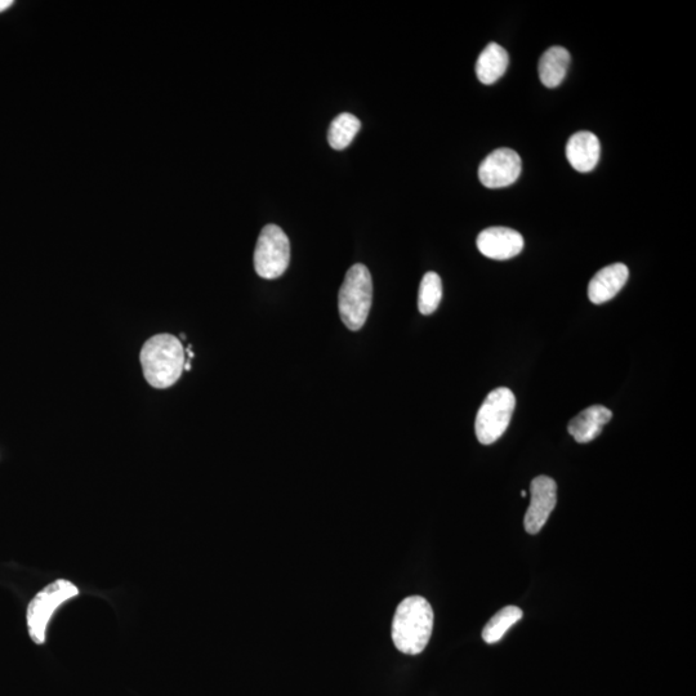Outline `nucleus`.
Masks as SVG:
<instances>
[{
  "label": "nucleus",
  "mask_w": 696,
  "mask_h": 696,
  "mask_svg": "<svg viewBox=\"0 0 696 696\" xmlns=\"http://www.w3.org/2000/svg\"><path fill=\"white\" fill-rule=\"evenodd\" d=\"M613 418V413L602 405H593L584 409L577 417L571 419L568 431L579 444L591 443L599 437L604 428Z\"/></svg>",
  "instance_id": "12"
},
{
  "label": "nucleus",
  "mask_w": 696,
  "mask_h": 696,
  "mask_svg": "<svg viewBox=\"0 0 696 696\" xmlns=\"http://www.w3.org/2000/svg\"><path fill=\"white\" fill-rule=\"evenodd\" d=\"M477 248L492 260H510L524 249V238L520 232L508 227H490L480 232Z\"/></svg>",
  "instance_id": "9"
},
{
  "label": "nucleus",
  "mask_w": 696,
  "mask_h": 696,
  "mask_svg": "<svg viewBox=\"0 0 696 696\" xmlns=\"http://www.w3.org/2000/svg\"><path fill=\"white\" fill-rule=\"evenodd\" d=\"M629 278V270L624 263H614L597 272L588 285V297L595 305L613 300L623 289Z\"/></svg>",
  "instance_id": "10"
},
{
  "label": "nucleus",
  "mask_w": 696,
  "mask_h": 696,
  "mask_svg": "<svg viewBox=\"0 0 696 696\" xmlns=\"http://www.w3.org/2000/svg\"><path fill=\"white\" fill-rule=\"evenodd\" d=\"M516 397L510 388L499 387L490 392L477 413L475 430L481 444L490 445L501 439L515 412Z\"/></svg>",
  "instance_id": "5"
},
{
  "label": "nucleus",
  "mask_w": 696,
  "mask_h": 696,
  "mask_svg": "<svg viewBox=\"0 0 696 696\" xmlns=\"http://www.w3.org/2000/svg\"><path fill=\"white\" fill-rule=\"evenodd\" d=\"M140 360L147 383L154 388H168L181 378L187 358L180 339L158 334L142 347Z\"/></svg>",
  "instance_id": "2"
},
{
  "label": "nucleus",
  "mask_w": 696,
  "mask_h": 696,
  "mask_svg": "<svg viewBox=\"0 0 696 696\" xmlns=\"http://www.w3.org/2000/svg\"><path fill=\"white\" fill-rule=\"evenodd\" d=\"M12 0H0V13L8 10L12 6Z\"/></svg>",
  "instance_id": "18"
},
{
  "label": "nucleus",
  "mask_w": 696,
  "mask_h": 696,
  "mask_svg": "<svg viewBox=\"0 0 696 696\" xmlns=\"http://www.w3.org/2000/svg\"><path fill=\"white\" fill-rule=\"evenodd\" d=\"M521 618L522 610L517 606H506V608L499 610L484 627L483 640L489 645L501 641L511 627L520 622Z\"/></svg>",
  "instance_id": "16"
},
{
  "label": "nucleus",
  "mask_w": 696,
  "mask_h": 696,
  "mask_svg": "<svg viewBox=\"0 0 696 696\" xmlns=\"http://www.w3.org/2000/svg\"><path fill=\"white\" fill-rule=\"evenodd\" d=\"M601 145L599 138L591 132H578L570 137L566 145V158L575 171L587 173L599 164Z\"/></svg>",
  "instance_id": "11"
},
{
  "label": "nucleus",
  "mask_w": 696,
  "mask_h": 696,
  "mask_svg": "<svg viewBox=\"0 0 696 696\" xmlns=\"http://www.w3.org/2000/svg\"><path fill=\"white\" fill-rule=\"evenodd\" d=\"M79 596V588L68 579H57L48 584L30 601L26 623L31 640L43 645L47 640V628L56 610L65 602Z\"/></svg>",
  "instance_id": "4"
},
{
  "label": "nucleus",
  "mask_w": 696,
  "mask_h": 696,
  "mask_svg": "<svg viewBox=\"0 0 696 696\" xmlns=\"http://www.w3.org/2000/svg\"><path fill=\"white\" fill-rule=\"evenodd\" d=\"M443 298V281L436 272H427L419 285L418 309L422 315H431Z\"/></svg>",
  "instance_id": "17"
},
{
  "label": "nucleus",
  "mask_w": 696,
  "mask_h": 696,
  "mask_svg": "<svg viewBox=\"0 0 696 696\" xmlns=\"http://www.w3.org/2000/svg\"><path fill=\"white\" fill-rule=\"evenodd\" d=\"M373 301V280L361 263L347 271L338 296L339 315L350 330H360L368 319Z\"/></svg>",
  "instance_id": "3"
},
{
  "label": "nucleus",
  "mask_w": 696,
  "mask_h": 696,
  "mask_svg": "<svg viewBox=\"0 0 696 696\" xmlns=\"http://www.w3.org/2000/svg\"><path fill=\"white\" fill-rule=\"evenodd\" d=\"M508 53L497 43H490L476 62V74L481 83L493 84L501 79L508 68Z\"/></svg>",
  "instance_id": "14"
},
{
  "label": "nucleus",
  "mask_w": 696,
  "mask_h": 696,
  "mask_svg": "<svg viewBox=\"0 0 696 696\" xmlns=\"http://www.w3.org/2000/svg\"><path fill=\"white\" fill-rule=\"evenodd\" d=\"M361 128V123L355 115L343 113L338 115L330 124L328 132L329 145L334 150H343L351 145Z\"/></svg>",
  "instance_id": "15"
},
{
  "label": "nucleus",
  "mask_w": 696,
  "mask_h": 696,
  "mask_svg": "<svg viewBox=\"0 0 696 696\" xmlns=\"http://www.w3.org/2000/svg\"><path fill=\"white\" fill-rule=\"evenodd\" d=\"M521 497H522V498H525V497H526V492H525V490H522V492H521Z\"/></svg>",
  "instance_id": "19"
},
{
  "label": "nucleus",
  "mask_w": 696,
  "mask_h": 696,
  "mask_svg": "<svg viewBox=\"0 0 696 696\" xmlns=\"http://www.w3.org/2000/svg\"><path fill=\"white\" fill-rule=\"evenodd\" d=\"M532 501L525 513L524 526L526 532L535 535L541 532L543 526L550 519L557 503L556 481L548 476H538L530 485Z\"/></svg>",
  "instance_id": "8"
},
{
  "label": "nucleus",
  "mask_w": 696,
  "mask_h": 696,
  "mask_svg": "<svg viewBox=\"0 0 696 696\" xmlns=\"http://www.w3.org/2000/svg\"><path fill=\"white\" fill-rule=\"evenodd\" d=\"M434 610L422 596H409L397 606L392 620V641L400 653L418 655L427 648L434 631Z\"/></svg>",
  "instance_id": "1"
},
{
  "label": "nucleus",
  "mask_w": 696,
  "mask_h": 696,
  "mask_svg": "<svg viewBox=\"0 0 696 696\" xmlns=\"http://www.w3.org/2000/svg\"><path fill=\"white\" fill-rule=\"evenodd\" d=\"M290 243L287 234L276 225L263 227L254 251V269L263 279H278L287 271Z\"/></svg>",
  "instance_id": "6"
},
{
  "label": "nucleus",
  "mask_w": 696,
  "mask_h": 696,
  "mask_svg": "<svg viewBox=\"0 0 696 696\" xmlns=\"http://www.w3.org/2000/svg\"><path fill=\"white\" fill-rule=\"evenodd\" d=\"M570 53L564 47L547 49L539 61V78L547 88L559 87L568 74Z\"/></svg>",
  "instance_id": "13"
},
{
  "label": "nucleus",
  "mask_w": 696,
  "mask_h": 696,
  "mask_svg": "<svg viewBox=\"0 0 696 696\" xmlns=\"http://www.w3.org/2000/svg\"><path fill=\"white\" fill-rule=\"evenodd\" d=\"M521 174V158L515 150L498 149L486 156L479 168L481 184L488 189H502L515 184Z\"/></svg>",
  "instance_id": "7"
}]
</instances>
